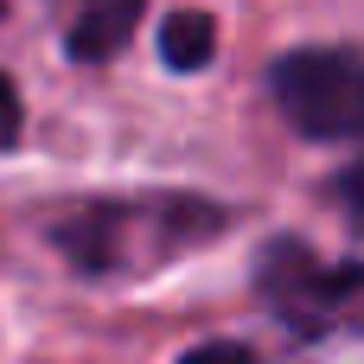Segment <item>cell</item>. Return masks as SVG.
I'll return each mask as SVG.
<instances>
[{"label":"cell","mask_w":364,"mask_h":364,"mask_svg":"<svg viewBox=\"0 0 364 364\" xmlns=\"http://www.w3.org/2000/svg\"><path fill=\"white\" fill-rule=\"evenodd\" d=\"M224 224H230L224 205H205V198H186V192H147V198L77 205L70 218L51 224V243L83 275H147V269L186 256V250H198Z\"/></svg>","instance_id":"6da1fadb"},{"label":"cell","mask_w":364,"mask_h":364,"mask_svg":"<svg viewBox=\"0 0 364 364\" xmlns=\"http://www.w3.org/2000/svg\"><path fill=\"white\" fill-rule=\"evenodd\" d=\"M269 90L294 134L307 141H352L364 134V58L346 45H301L275 58Z\"/></svg>","instance_id":"7a4b0ae2"},{"label":"cell","mask_w":364,"mask_h":364,"mask_svg":"<svg viewBox=\"0 0 364 364\" xmlns=\"http://www.w3.org/2000/svg\"><path fill=\"white\" fill-rule=\"evenodd\" d=\"M256 294L275 307V320L288 333H326L352 294H364V269L358 262H320L301 237H275L256 256Z\"/></svg>","instance_id":"3957f363"},{"label":"cell","mask_w":364,"mask_h":364,"mask_svg":"<svg viewBox=\"0 0 364 364\" xmlns=\"http://www.w3.org/2000/svg\"><path fill=\"white\" fill-rule=\"evenodd\" d=\"M141 6H147V0H77V19H70V32H64L70 58H77V64H109V58H122L128 38H134V26H141Z\"/></svg>","instance_id":"277c9868"},{"label":"cell","mask_w":364,"mask_h":364,"mask_svg":"<svg viewBox=\"0 0 364 364\" xmlns=\"http://www.w3.org/2000/svg\"><path fill=\"white\" fill-rule=\"evenodd\" d=\"M211 51H218V19L211 13H173L160 26V58L173 70H205Z\"/></svg>","instance_id":"5b68a950"},{"label":"cell","mask_w":364,"mask_h":364,"mask_svg":"<svg viewBox=\"0 0 364 364\" xmlns=\"http://www.w3.org/2000/svg\"><path fill=\"white\" fill-rule=\"evenodd\" d=\"M333 198L346 205V218H352V224L364 230V154L352 160V166H346V173H339V179H333Z\"/></svg>","instance_id":"8992f818"},{"label":"cell","mask_w":364,"mask_h":364,"mask_svg":"<svg viewBox=\"0 0 364 364\" xmlns=\"http://www.w3.org/2000/svg\"><path fill=\"white\" fill-rule=\"evenodd\" d=\"M19 122H26L19 115V90H13V77H0V154L19 141Z\"/></svg>","instance_id":"52a82bcc"},{"label":"cell","mask_w":364,"mask_h":364,"mask_svg":"<svg viewBox=\"0 0 364 364\" xmlns=\"http://www.w3.org/2000/svg\"><path fill=\"white\" fill-rule=\"evenodd\" d=\"M179 364H256V358H250V346H230V339H218V346H198V352H186Z\"/></svg>","instance_id":"ba28073f"}]
</instances>
